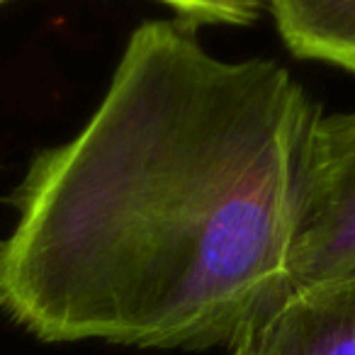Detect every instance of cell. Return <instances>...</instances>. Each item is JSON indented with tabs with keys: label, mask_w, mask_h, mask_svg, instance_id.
Wrapping results in <instances>:
<instances>
[{
	"label": "cell",
	"mask_w": 355,
	"mask_h": 355,
	"mask_svg": "<svg viewBox=\"0 0 355 355\" xmlns=\"http://www.w3.org/2000/svg\"><path fill=\"white\" fill-rule=\"evenodd\" d=\"M195 30L139 25L88 122L12 193L0 309L37 338L209 348L290 295L321 107L282 64L217 59Z\"/></svg>",
	"instance_id": "6da1fadb"
},
{
	"label": "cell",
	"mask_w": 355,
	"mask_h": 355,
	"mask_svg": "<svg viewBox=\"0 0 355 355\" xmlns=\"http://www.w3.org/2000/svg\"><path fill=\"white\" fill-rule=\"evenodd\" d=\"M355 272V110L321 114L311 129L290 292Z\"/></svg>",
	"instance_id": "7a4b0ae2"
},
{
	"label": "cell",
	"mask_w": 355,
	"mask_h": 355,
	"mask_svg": "<svg viewBox=\"0 0 355 355\" xmlns=\"http://www.w3.org/2000/svg\"><path fill=\"white\" fill-rule=\"evenodd\" d=\"M229 355H355V272L292 290L239 331Z\"/></svg>",
	"instance_id": "3957f363"
},
{
	"label": "cell",
	"mask_w": 355,
	"mask_h": 355,
	"mask_svg": "<svg viewBox=\"0 0 355 355\" xmlns=\"http://www.w3.org/2000/svg\"><path fill=\"white\" fill-rule=\"evenodd\" d=\"M268 12L297 59L355 73V0H268Z\"/></svg>",
	"instance_id": "277c9868"
},
{
	"label": "cell",
	"mask_w": 355,
	"mask_h": 355,
	"mask_svg": "<svg viewBox=\"0 0 355 355\" xmlns=\"http://www.w3.org/2000/svg\"><path fill=\"white\" fill-rule=\"evenodd\" d=\"M190 25H253L268 0H158Z\"/></svg>",
	"instance_id": "5b68a950"
},
{
	"label": "cell",
	"mask_w": 355,
	"mask_h": 355,
	"mask_svg": "<svg viewBox=\"0 0 355 355\" xmlns=\"http://www.w3.org/2000/svg\"><path fill=\"white\" fill-rule=\"evenodd\" d=\"M0 251H3V241H0Z\"/></svg>",
	"instance_id": "8992f818"
},
{
	"label": "cell",
	"mask_w": 355,
	"mask_h": 355,
	"mask_svg": "<svg viewBox=\"0 0 355 355\" xmlns=\"http://www.w3.org/2000/svg\"><path fill=\"white\" fill-rule=\"evenodd\" d=\"M0 3H8V0H0Z\"/></svg>",
	"instance_id": "52a82bcc"
}]
</instances>
